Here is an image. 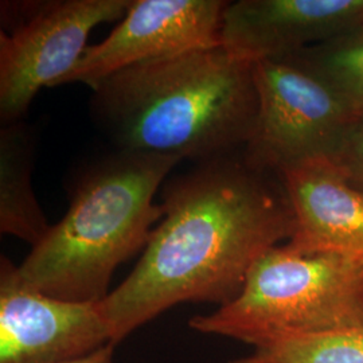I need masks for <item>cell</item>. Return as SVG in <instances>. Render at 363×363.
Listing matches in <instances>:
<instances>
[{
	"mask_svg": "<svg viewBox=\"0 0 363 363\" xmlns=\"http://www.w3.org/2000/svg\"><path fill=\"white\" fill-rule=\"evenodd\" d=\"M160 206L142 259L101 300L113 345L177 304L233 301L253 264L294 232L281 175L245 148L166 179Z\"/></svg>",
	"mask_w": 363,
	"mask_h": 363,
	"instance_id": "cell-1",
	"label": "cell"
},
{
	"mask_svg": "<svg viewBox=\"0 0 363 363\" xmlns=\"http://www.w3.org/2000/svg\"><path fill=\"white\" fill-rule=\"evenodd\" d=\"M257 111L253 64L222 45L128 66L91 89V118L113 148L182 162L244 150Z\"/></svg>",
	"mask_w": 363,
	"mask_h": 363,
	"instance_id": "cell-2",
	"label": "cell"
},
{
	"mask_svg": "<svg viewBox=\"0 0 363 363\" xmlns=\"http://www.w3.org/2000/svg\"><path fill=\"white\" fill-rule=\"evenodd\" d=\"M181 159L113 148L78 169L69 208L21 265L19 279L67 301H101L117 267L147 247L163 218L157 190Z\"/></svg>",
	"mask_w": 363,
	"mask_h": 363,
	"instance_id": "cell-3",
	"label": "cell"
},
{
	"mask_svg": "<svg viewBox=\"0 0 363 363\" xmlns=\"http://www.w3.org/2000/svg\"><path fill=\"white\" fill-rule=\"evenodd\" d=\"M190 327L253 347L281 337L363 325V264L334 255L269 249L247 273L240 295Z\"/></svg>",
	"mask_w": 363,
	"mask_h": 363,
	"instance_id": "cell-4",
	"label": "cell"
},
{
	"mask_svg": "<svg viewBox=\"0 0 363 363\" xmlns=\"http://www.w3.org/2000/svg\"><path fill=\"white\" fill-rule=\"evenodd\" d=\"M132 1H1V124L21 121L42 88L58 86L86 50L91 30L121 21Z\"/></svg>",
	"mask_w": 363,
	"mask_h": 363,
	"instance_id": "cell-5",
	"label": "cell"
},
{
	"mask_svg": "<svg viewBox=\"0 0 363 363\" xmlns=\"http://www.w3.org/2000/svg\"><path fill=\"white\" fill-rule=\"evenodd\" d=\"M259 99L255 128L245 145L250 162L281 174L327 157L359 116L325 78L296 57L253 64Z\"/></svg>",
	"mask_w": 363,
	"mask_h": 363,
	"instance_id": "cell-6",
	"label": "cell"
},
{
	"mask_svg": "<svg viewBox=\"0 0 363 363\" xmlns=\"http://www.w3.org/2000/svg\"><path fill=\"white\" fill-rule=\"evenodd\" d=\"M112 343L101 301H67L23 283L0 261V363H58ZM113 345V343H112Z\"/></svg>",
	"mask_w": 363,
	"mask_h": 363,
	"instance_id": "cell-7",
	"label": "cell"
},
{
	"mask_svg": "<svg viewBox=\"0 0 363 363\" xmlns=\"http://www.w3.org/2000/svg\"><path fill=\"white\" fill-rule=\"evenodd\" d=\"M223 0H133L106 38L88 46L58 84L93 89L128 66L178 52L220 45Z\"/></svg>",
	"mask_w": 363,
	"mask_h": 363,
	"instance_id": "cell-8",
	"label": "cell"
},
{
	"mask_svg": "<svg viewBox=\"0 0 363 363\" xmlns=\"http://www.w3.org/2000/svg\"><path fill=\"white\" fill-rule=\"evenodd\" d=\"M363 25V0L229 1L220 45L256 64L323 45Z\"/></svg>",
	"mask_w": 363,
	"mask_h": 363,
	"instance_id": "cell-9",
	"label": "cell"
},
{
	"mask_svg": "<svg viewBox=\"0 0 363 363\" xmlns=\"http://www.w3.org/2000/svg\"><path fill=\"white\" fill-rule=\"evenodd\" d=\"M294 210L286 247L301 255H334L363 264V193L325 157L280 174Z\"/></svg>",
	"mask_w": 363,
	"mask_h": 363,
	"instance_id": "cell-10",
	"label": "cell"
},
{
	"mask_svg": "<svg viewBox=\"0 0 363 363\" xmlns=\"http://www.w3.org/2000/svg\"><path fill=\"white\" fill-rule=\"evenodd\" d=\"M35 148L37 135L33 127L22 120L1 124L0 232L18 237L31 247H35L52 226L33 190Z\"/></svg>",
	"mask_w": 363,
	"mask_h": 363,
	"instance_id": "cell-11",
	"label": "cell"
},
{
	"mask_svg": "<svg viewBox=\"0 0 363 363\" xmlns=\"http://www.w3.org/2000/svg\"><path fill=\"white\" fill-rule=\"evenodd\" d=\"M232 363H363V325L271 340Z\"/></svg>",
	"mask_w": 363,
	"mask_h": 363,
	"instance_id": "cell-12",
	"label": "cell"
},
{
	"mask_svg": "<svg viewBox=\"0 0 363 363\" xmlns=\"http://www.w3.org/2000/svg\"><path fill=\"white\" fill-rule=\"evenodd\" d=\"M292 57L320 74L358 115H363V25Z\"/></svg>",
	"mask_w": 363,
	"mask_h": 363,
	"instance_id": "cell-13",
	"label": "cell"
},
{
	"mask_svg": "<svg viewBox=\"0 0 363 363\" xmlns=\"http://www.w3.org/2000/svg\"><path fill=\"white\" fill-rule=\"evenodd\" d=\"M325 159L345 181L363 193V115L351 123Z\"/></svg>",
	"mask_w": 363,
	"mask_h": 363,
	"instance_id": "cell-14",
	"label": "cell"
},
{
	"mask_svg": "<svg viewBox=\"0 0 363 363\" xmlns=\"http://www.w3.org/2000/svg\"><path fill=\"white\" fill-rule=\"evenodd\" d=\"M113 346L112 343L105 345L101 349L93 351L91 354H86L84 357H78L74 359H69L64 362L58 363H115L113 361Z\"/></svg>",
	"mask_w": 363,
	"mask_h": 363,
	"instance_id": "cell-15",
	"label": "cell"
}]
</instances>
